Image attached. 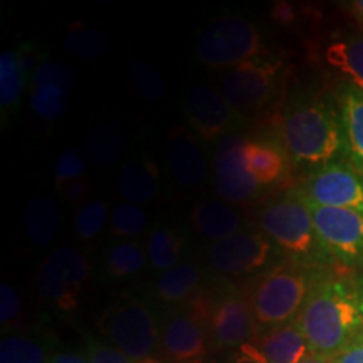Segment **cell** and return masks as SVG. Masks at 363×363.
<instances>
[{
	"label": "cell",
	"mask_w": 363,
	"mask_h": 363,
	"mask_svg": "<svg viewBox=\"0 0 363 363\" xmlns=\"http://www.w3.org/2000/svg\"><path fill=\"white\" fill-rule=\"evenodd\" d=\"M256 225L294 264L338 269L318 238L310 206L294 189L262 203Z\"/></svg>",
	"instance_id": "cell-3"
},
{
	"label": "cell",
	"mask_w": 363,
	"mask_h": 363,
	"mask_svg": "<svg viewBox=\"0 0 363 363\" xmlns=\"http://www.w3.org/2000/svg\"><path fill=\"white\" fill-rule=\"evenodd\" d=\"M57 86V88L65 89L67 94L76 89L78 86V76L71 66L65 65L61 61H45L44 65L39 66V69L34 72L30 78V86L39 88V86Z\"/></svg>",
	"instance_id": "cell-35"
},
{
	"label": "cell",
	"mask_w": 363,
	"mask_h": 363,
	"mask_svg": "<svg viewBox=\"0 0 363 363\" xmlns=\"http://www.w3.org/2000/svg\"><path fill=\"white\" fill-rule=\"evenodd\" d=\"M310 208L318 238L335 266L342 271L363 272V212L320 206Z\"/></svg>",
	"instance_id": "cell-9"
},
{
	"label": "cell",
	"mask_w": 363,
	"mask_h": 363,
	"mask_svg": "<svg viewBox=\"0 0 363 363\" xmlns=\"http://www.w3.org/2000/svg\"><path fill=\"white\" fill-rule=\"evenodd\" d=\"M335 271L340 269L305 267L284 261L262 274L249 298L257 326L269 330L296 320L311 289Z\"/></svg>",
	"instance_id": "cell-4"
},
{
	"label": "cell",
	"mask_w": 363,
	"mask_h": 363,
	"mask_svg": "<svg viewBox=\"0 0 363 363\" xmlns=\"http://www.w3.org/2000/svg\"><path fill=\"white\" fill-rule=\"evenodd\" d=\"M279 142L293 165L308 175L331 163L347 162L342 118L335 101L305 98L289 104L279 120Z\"/></svg>",
	"instance_id": "cell-2"
},
{
	"label": "cell",
	"mask_w": 363,
	"mask_h": 363,
	"mask_svg": "<svg viewBox=\"0 0 363 363\" xmlns=\"http://www.w3.org/2000/svg\"><path fill=\"white\" fill-rule=\"evenodd\" d=\"M49 363H89V360L76 353H56Z\"/></svg>",
	"instance_id": "cell-42"
},
{
	"label": "cell",
	"mask_w": 363,
	"mask_h": 363,
	"mask_svg": "<svg viewBox=\"0 0 363 363\" xmlns=\"http://www.w3.org/2000/svg\"><path fill=\"white\" fill-rule=\"evenodd\" d=\"M61 222L57 202L48 195L30 199L22 214V224L27 238L39 247L51 246L56 239Z\"/></svg>",
	"instance_id": "cell-23"
},
{
	"label": "cell",
	"mask_w": 363,
	"mask_h": 363,
	"mask_svg": "<svg viewBox=\"0 0 363 363\" xmlns=\"http://www.w3.org/2000/svg\"><path fill=\"white\" fill-rule=\"evenodd\" d=\"M283 69L279 57L256 56L227 71L220 79V93L240 116L264 110L274 98Z\"/></svg>",
	"instance_id": "cell-7"
},
{
	"label": "cell",
	"mask_w": 363,
	"mask_h": 363,
	"mask_svg": "<svg viewBox=\"0 0 363 363\" xmlns=\"http://www.w3.org/2000/svg\"><path fill=\"white\" fill-rule=\"evenodd\" d=\"M22 311V299L11 284L0 286V321L2 326L11 325L19 318Z\"/></svg>",
	"instance_id": "cell-37"
},
{
	"label": "cell",
	"mask_w": 363,
	"mask_h": 363,
	"mask_svg": "<svg viewBox=\"0 0 363 363\" xmlns=\"http://www.w3.org/2000/svg\"><path fill=\"white\" fill-rule=\"evenodd\" d=\"M45 347L27 335H7L0 342V363H49Z\"/></svg>",
	"instance_id": "cell-29"
},
{
	"label": "cell",
	"mask_w": 363,
	"mask_h": 363,
	"mask_svg": "<svg viewBox=\"0 0 363 363\" xmlns=\"http://www.w3.org/2000/svg\"><path fill=\"white\" fill-rule=\"evenodd\" d=\"M148 254L138 242H125L116 244L111 247L110 256H108V272L113 278H128L142 271L147 262Z\"/></svg>",
	"instance_id": "cell-31"
},
{
	"label": "cell",
	"mask_w": 363,
	"mask_h": 363,
	"mask_svg": "<svg viewBox=\"0 0 363 363\" xmlns=\"http://www.w3.org/2000/svg\"><path fill=\"white\" fill-rule=\"evenodd\" d=\"M184 249V239L177 230L155 229L148 238L147 254L152 266L158 271H169L180 264L179 257Z\"/></svg>",
	"instance_id": "cell-28"
},
{
	"label": "cell",
	"mask_w": 363,
	"mask_h": 363,
	"mask_svg": "<svg viewBox=\"0 0 363 363\" xmlns=\"http://www.w3.org/2000/svg\"><path fill=\"white\" fill-rule=\"evenodd\" d=\"M195 54L203 66L233 69L249 59L261 56V33L242 17L225 16L203 27L195 44Z\"/></svg>",
	"instance_id": "cell-5"
},
{
	"label": "cell",
	"mask_w": 363,
	"mask_h": 363,
	"mask_svg": "<svg viewBox=\"0 0 363 363\" xmlns=\"http://www.w3.org/2000/svg\"><path fill=\"white\" fill-rule=\"evenodd\" d=\"M126 147H128L126 130L115 121H101L91 126L83 140L84 157L99 169H108L120 162V158L125 155Z\"/></svg>",
	"instance_id": "cell-20"
},
{
	"label": "cell",
	"mask_w": 363,
	"mask_h": 363,
	"mask_svg": "<svg viewBox=\"0 0 363 363\" xmlns=\"http://www.w3.org/2000/svg\"><path fill=\"white\" fill-rule=\"evenodd\" d=\"M147 212L142 206L123 202L111 214V234L118 238H138L147 229Z\"/></svg>",
	"instance_id": "cell-33"
},
{
	"label": "cell",
	"mask_w": 363,
	"mask_h": 363,
	"mask_svg": "<svg viewBox=\"0 0 363 363\" xmlns=\"http://www.w3.org/2000/svg\"><path fill=\"white\" fill-rule=\"evenodd\" d=\"M162 347L175 363H203L207 355L206 326L190 313H177L163 326Z\"/></svg>",
	"instance_id": "cell-17"
},
{
	"label": "cell",
	"mask_w": 363,
	"mask_h": 363,
	"mask_svg": "<svg viewBox=\"0 0 363 363\" xmlns=\"http://www.w3.org/2000/svg\"><path fill=\"white\" fill-rule=\"evenodd\" d=\"M212 269L227 278L266 274L283 264L286 256L259 230H239L229 238L216 240L207 252Z\"/></svg>",
	"instance_id": "cell-6"
},
{
	"label": "cell",
	"mask_w": 363,
	"mask_h": 363,
	"mask_svg": "<svg viewBox=\"0 0 363 363\" xmlns=\"http://www.w3.org/2000/svg\"><path fill=\"white\" fill-rule=\"evenodd\" d=\"M233 363H267L266 358L262 357V353L259 352V348L256 347L254 343H247L244 347L239 348L238 357Z\"/></svg>",
	"instance_id": "cell-41"
},
{
	"label": "cell",
	"mask_w": 363,
	"mask_h": 363,
	"mask_svg": "<svg viewBox=\"0 0 363 363\" xmlns=\"http://www.w3.org/2000/svg\"><path fill=\"white\" fill-rule=\"evenodd\" d=\"M89 278V262L78 249L62 246L45 257L38 272L39 293L65 311L78 306Z\"/></svg>",
	"instance_id": "cell-10"
},
{
	"label": "cell",
	"mask_w": 363,
	"mask_h": 363,
	"mask_svg": "<svg viewBox=\"0 0 363 363\" xmlns=\"http://www.w3.org/2000/svg\"><path fill=\"white\" fill-rule=\"evenodd\" d=\"M299 363H335V360H326V358H318V357L308 355L305 360H301Z\"/></svg>",
	"instance_id": "cell-44"
},
{
	"label": "cell",
	"mask_w": 363,
	"mask_h": 363,
	"mask_svg": "<svg viewBox=\"0 0 363 363\" xmlns=\"http://www.w3.org/2000/svg\"><path fill=\"white\" fill-rule=\"evenodd\" d=\"M325 61L348 83L363 91V38H347L326 45Z\"/></svg>",
	"instance_id": "cell-25"
},
{
	"label": "cell",
	"mask_w": 363,
	"mask_h": 363,
	"mask_svg": "<svg viewBox=\"0 0 363 363\" xmlns=\"http://www.w3.org/2000/svg\"><path fill=\"white\" fill-rule=\"evenodd\" d=\"M206 328L217 348H240L259 335L251 301L234 289L212 298Z\"/></svg>",
	"instance_id": "cell-12"
},
{
	"label": "cell",
	"mask_w": 363,
	"mask_h": 363,
	"mask_svg": "<svg viewBox=\"0 0 363 363\" xmlns=\"http://www.w3.org/2000/svg\"><path fill=\"white\" fill-rule=\"evenodd\" d=\"M65 49L71 56L93 61L106 54L110 49V38L104 30L93 29L84 24H74L69 27L65 39Z\"/></svg>",
	"instance_id": "cell-27"
},
{
	"label": "cell",
	"mask_w": 363,
	"mask_h": 363,
	"mask_svg": "<svg viewBox=\"0 0 363 363\" xmlns=\"http://www.w3.org/2000/svg\"><path fill=\"white\" fill-rule=\"evenodd\" d=\"M185 113L194 131L207 142L222 140L240 123V115L227 103L220 91L197 84L185 96Z\"/></svg>",
	"instance_id": "cell-14"
},
{
	"label": "cell",
	"mask_w": 363,
	"mask_h": 363,
	"mask_svg": "<svg viewBox=\"0 0 363 363\" xmlns=\"http://www.w3.org/2000/svg\"><path fill=\"white\" fill-rule=\"evenodd\" d=\"M190 220L199 234L222 240L239 233L242 216L235 206L225 201H203L194 207Z\"/></svg>",
	"instance_id": "cell-21"
},
{
	"label": "cell",
	"mask_w": 363,
	"mask_h": 363,
	"mask_svg": "<svg viewBox=\"0 0 363 363\" xmlns=\"http://www.w3.org/2000/svg\"><path fill=\"white\" fill-rule=\"evenodd\" d=\"M128 79L138 96L147 101H160L167 96V84L162 74L147 61H131L128 65Z\"/></svg>",
	"instance_id": "cell-30"
},
{
	"label": "cell",
	"mask_w": 363,
	"mask_h": 363,
	"mask_svg": "<svg viewBox=\"0 0 363 363\" xmlns=\"http://www.w3.org/2000/svg\"><path fill=\"white\" fill-rule=\"evenodd\" d=\"M246 138L230 133L219 140L214 153V185L222 201L233 206H246L264 194L256 180L249 175L242 162V147Z\"/></svg>",
	"instance_id": "cell-13"
},
{
	"label": "cell",
	"mask_w": 363,
	"mask_h": 363,
	"mask_svg": "<svg viewBox=\"0 0 363 363\" xmlns=\"http://www.w3.org/2000/svg\"><path fill=\"white\" fill-rule=\"evenodd\" d=\"M254 345L259 348L267 363H299L311 355L305 335L296 320L264 330L257 335Z\"/></svg>",
	"instance_id": "cell-19"
},
{
	"label": "cell",
	"mask_w": 363,
	"mask_h": 363,
	"mask_svg": "<svg viewBox=\"0 0 363 363\" xmlns=\"http://www.w3.org/2000/svg\"><path fill=\"white\" fill-rule=\"evenodd\" d=\"M88 360L89 363H138V360L126 357L118 348L104 347L94 340H89L88 343Z\"/></svg>",
	"instance_id": "cell-38"
},
{
	"label": "cell",
	"mask_w": 363,
	"mask_h": 363,
	"mask_svg": "<svg viewBox=\"0 0 363 363\" xmlns=\"http://www.w3.org/2000/svg\"><path fill=\"white\" fill-rule=\"evenodd\" d=\"M89 189H91L89 182H86L83 179V180H76L65 185V187L59 189V192H61V195L66 199V201L76 202V201H81V199H84L86 195H88Z\"/></svg>",
	"instance_id": "cell-40"
},
{
	"label": "cell",
	"mask_w": 363,
	"mask_h": 363,
	"mask_svg": "<svg viewBox=\"0 0 363 363\" xmlns=\"http://www.w3.org/2000/svg\"><path fill=\"white\" fill-rule=\"evenodd\" d=\"M296 321L311 355L335 360L363 328V272H331L308 294Z\"/></svg>",
	"instance_id": "cell-1"
},
{
	"label": "cell",
	"mask_w": 363,
	"mask_h": 363,
	"mask_svg": "<svg viewBox=\"0 0 363 363\" xmlns=\"http://www.w3.org/2000/svg\"><path fill=\"white\" fill-rule=\"evenodd\" d=\"M333 96L342 118L347 162L363 175V91L347 81L335 88Z\"/></svg>",
	"instance_id": "cell-18"
},
{
	"label": "cell",
	"mask_w": 363,
	"mask_h": 363,
	"mask_svg": "<svg viewBox=\"0 0 363 363\" xmlns=\"http://www.w3.org/2000/svg\"><path fill=\"white\" fill-rule=\"evenodd\" d=\"M30 108L44 121H56L67 110V93L57 86H39L30 93Z\"/></svg>",
	"instance_id": "cell-32"
},
{
	"label": "cell",
	"mask_w": 363,
	"mask_h": 363,
	"mask_svg": "<svg viewBox=\"0 0 363 363\" xmlns=\"http://www.w3.org/2000/svg\"><path fill=\"white\" fill-rule=\"evenodd\" d=\"M29 72L26 71L17 51H6L0 56V108L2 115L16 110L24 93Z\"/></svg>",
	"instance_id": "cell-26"
},
{
	"label": "cell",
	"mask_w": 363,
	"mask_h": 363,
	"mask_svg": "<svg viewBox=\"0 0 363 363\" xmlns=\"http://www.w3.org/2000/svg\"><path fill=\"white\" fill-rule=\"evenodd\" d=\"M201 267L194 262H180L169 271H163L155 281V293L162 301L170 305L190 301L201 284Z\"/></svg>",
	"instance_id": "cell-24"
},
{
	"label": "cell",
	"mask_w": 363,
	"mask_h": 363,
	"mask_svg": "<svg viewBox=\"0 0 363 363\" xmlns=\"http://www.w3.org/2000/svg\"><path fill=\"white\" fill-rule=\"evenodd\" d=\"M160 185V170L150 158H138L125 163L118 177V189L130 203L143 206L152 201Z\"/></svg>",
	"instance_id": "cell-22"
},
{
	"label": "cell",
	"mask_w": 363,
	"mask_h": 363,
	"mask_svg": "<svg viewBox=\"0 0 363 363\" xmlns=\"http://www.w3.org/2000/svg\"><path fill=\"white\" fill-rule=\"evenodd\" d=\"M310 206L363 212V175L348 162L331 163L294 187Z\"/></svg>",
	"instance_id": "cell-11"
},
{
	"label": "cell",
	"mask_w": 363,
	"mask_h": 363,
	"mask_svg": "<svg viewBox=\"0 0 363 363\" xmlns=\"http://www.w3.org/2000/svg\"><path fill=\"white\" fill-rule=\"evenodd\" d=\"M99 330L118 350L133 360L152 357L158 343L155 318L135 298H125L108 308L99 320Z\"/></svg>",
	"instance_id": "cell-8"
},
{
	"label": "cell",
	"mask_w": 363,
	"mask_h": 363,
	"mask_svg": "<svg viewBox=\"0 0 363 363\" xmlns=\"http://www.w3.org/2000/svg\"><path fill=\"white\" fill-rule=\"evenodd\" d=\"M167 158L172 175L185 189L202 187L207 180L208 165L201 145L184 126H172L167 135Z\"/></svg>",
	"instance_id": "cell-15"
},
{
	"label": "cell",
	"mask_w": 363,
	"mask_h": 363,
	"mask_svg": "<svg viewBox=\"0 0 363 363\" xmlns=\"http://www.w3.org/2000/svg\"><path fill=\"white\" fill-rule=\"evenodd\" d=\"M350 6H352V7H350L352 11L355 12L357 16L360 17V21L363 22V0H355V2H352Z\"/></svg>",
	"instance_id": "cell-43"
},
{
	"label": "cell",
	"mask_w": 363,
	"mask_h": 363,
	"mask_svg": "<svg viewBox=\"0 0 363 363\" xmlns=\"http://www.w3.org/2000/svg\"><path fill=\"white\" fill-rule=\"evenodd\" d=\"M242 162L249 175L264 189L283 184L293 165L279 138H247L242 147Z\"/></svg>",
	"instance_id": "cell-16"
},
{
	"label": "cell",
	"mask_w": 363,
	"mask_h": 363,
	"mask_svg": "<svg viewBox=\"0 0 363 363\" xmlns=\"http://www.w3.org/2000/svg\"><path fill=\"white\" fill-rule=\"evenodd\" d=\"M86 175V160L84 155L78 148L69 147L59 153L56 167H54V182L57 190L71 182L83 180Z\"/></svg>",
	"instance_id": "cell-36"
},
{
	"label": "cell",
	"mask_w": 363,
	"mask_h": 363,
	"mask_svg": "<svg viewBox=\"0 0 363 363\" xmlns=\"http://www.w3.org/2000/svg\"><path fill=\"white\" fill-rule=\"evenodd\" d=\"M335 363H363V328L342 352L335 357Z\"/></svg>",
	"instance_id": "cell-39"
},
{
	"label": "cell",
	"mask_w": 363,
	"mask_h": 363,
	"mask_svg": "<svg viewBox=\"0 0 363 363\" xmlns=\"http://www.w3.org/2000/svg\"><path fill=\"white\" fill-rule=\"evenodd\" d=\"M108 219V203L104 201L86 202L74 217V230L81 240H93L101 233Z\"/></svg>",
	"instance_id": "cell-34"
}]
</instances>
